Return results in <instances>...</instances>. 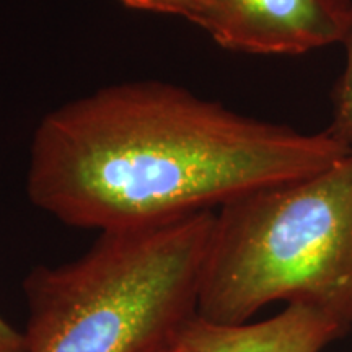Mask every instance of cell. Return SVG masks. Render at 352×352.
Instances as JSON below:
<instances>
[{
    "mask_svg": "<svg viewBox=\"0 0 352 352\" xmlns=\"http://www.w3.org/2000/svg\"><path fill=\"white\" fill-rule=\"evenodd\" d=\"M352 147L160 80L101 87L39 121L26 192L77 228L151 226L314 175Z\"/></svg>",
    "mask_w": 352,
    "mask_h": 352,
    "instance_id": "6da1fadb",
    "label": "cell"
},
{
    "mask_svg": "<svg viewBox=\"0 0 352 352\" xmlns=\"http://www.w3.org/2000/svg\"><path fill=\"white\" fill-rule=\"evenodd\" d=\"M215 210L100 232L87 253L23 280V352H164L197 303Z\"/></svg>",
    "mask_w": 352,
    "mask_h": 352,
    "instance_id": "7a4b0ae2",
    "label": "cell"
},
{
    "mask_svg": "<svg viewBox=\"0 0 352 352\" xmlns=\"http://www.w3.org/2000/svg\"><path fill=\"white\" fill-rule=\"evenodd\" d=\"M276 302L314 303L352 327V148L215 212L197 315L239 324Z\"/></svg>",
    "mask_w": 352,
    "mask_h": 352,
    "instance_id": "3957f363",
    "label": "cell"
},
{
    "mask_svg": "<svg viewBox=\"0 0 352 352\" xmlns=\"http://www.w3.org/2000/svg\"><path fill=\"white\" fill-rule=\"evenodd\" d=\"M352 0H214L208 28L220 47L258 56H300L344 43Z\"/></svg>",
    "mask_w": 352,
    "mask_h": 352,
    "instance_id": "277c9868",
    "label": "cell"
},
{
    "mask_svg": "<svg viewBox=\"0 0 352 352\" xmlns=\"http://www.w3.org/2000/svg\"><path fill=\"white\" fill-rule=\"evenodd\" d=\"M351 324L314 303H287L256 323L223 324L196 315L175 341L178 352H321Z\"/></svg>",
    "mask_w": 352,
    "mask_h": 352,
    "instance_id": "5b68a950",
    "label": "cell"
},
{
    "mask_svg": "<svg viewBox=\"0 0 352 352\" xmlns=\"http://www.w3.org/2000/svg\"><path fill=\"white\" fill-rule=\"evenodd\" d=\"M342 44L346 46V65L334 87L331 122L324 131L352 147V26Z\"/></svg>",
    "mask_w": 352,
    "mask_h": 352,
    "instance_id": "8992f818",
    "label": "cell"
},
{
    "mask_svg": "<svg viewBox=\"0 0 352 352\" xmlns=\"http://www.w3.org/2000/svg\"><path fill=\"white\" fill-rule=\"evenodd\" d=\"M120 2L132 10L182 16L192 25L206 30L212 13L214 0H120Z\"/></svg>",
    "mask_w": 352,
    "mask_h": 352,
    "instance_id": "52a82bcc",
    "label": "cell"
},
{
    "mask_svg": "<svg viewBox=\"0 0 352 352\" xmlns=\"http://www.w3.org/2000/svg\"><path fill=\"white\" fill-rule=\"evenodd\" d=\"M25 336L23 331L13 328L8 321L0 315V352H23Z\"/></svg>",
    "mask_w": 352,
    "mask_h": 352,
    "instance_id": "ba28073f",
    "label": "cell"
},
{
    "mask_svg": "<svg viewBox=\"0 0 352 352\" xmlns=\"http://www.w3.org/2000/svg\"><path fill=\"white\" fill-rule=\"evenodd\" d=\"M164 352H178V351H176L175 346H173V347H170V349H165Z\"/></svg>",
    "mask_w": 352,
    "mask_h": 352,
    "instance_id": "9c48e42d",
    "label": "cell"
}]
</instances>
